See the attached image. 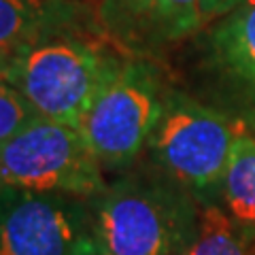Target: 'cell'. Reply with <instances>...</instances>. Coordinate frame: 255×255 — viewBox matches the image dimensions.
<instances>
[{
    "mask_svg": "<svg viewBox=\"0 0 255 255\" xmlns=\"http://www.w3.org/2000/svg\"><path fill=\"white\" fill-rule=\"evenodd\" d=\"M0 185L94 200L107 181L79 128L36 117L0 142Z\"/></svg>",
    "mask_w": 255,
    "mask_h": 255,
    "instance_id": "cell-5",
    "label": "cell"
},
{
    "mask_svg": "<svg viewBox=\"0 0 255 255\" xmlns=\"http://www.w3.org/2000/svg\"><path fill=\"white\" fill-rule=\"evenodd\" d=\"M36 117L41 115L32 109L26 96L17 90V85L9 77L6 55H0V142L19 132Z\"/></svg>",
    "mask_w": 255,
    "mask_h": 255,
    "instance_id": "cell-12",
    "label": "cell"
},
{
    "mask_svg": "<svg viewBox=\"0 0 255 255\" xmlns=\"http://www.w3.org/2000/svg\"><path fill=\"white\" fill-rule=\"evenodd\" d=\"M181 255H255V226L236 221L219 204L204 206L194 241Z\"/></svg>",
    "mask_w": 255,
    "mask_h": 255,
    "instance_id": "cell-11",
    "label": "cell"
},
{
    "mask_svg": "<svg viewBox=\"0 0 255 255\" xmlns=\"http://www.w3.org/2000/svg\"><path fill=\"white\" fill-rule=\"evenodd\" d=\"M73 0H0V55L77 9Z\"/></svg>",
    "mask_w": 255,
    "mask_h": 255,
    "instance_id": "cell-9",
    "label": "cell"
},
{
    "mask_svg": "<svg viewBox=\"0 0 255 255\" xmlns=\"http://www.w3.org/2000/svg\"><path fill=\"white\" fill-rule=\"evenodd\" d=\"M73 255H109V251L100 245V241L96 238L94 230H92L90 234H85L81 238V243L77 245V249L73 251Z\"/></svg>",
    "mask_w": 255,
    "mask_h": 255,
    "instance_id": "cell-14",
    "label": "cell"
},
{
    "mask_svg": "<svg viewBox=\"0 0 255 255\" xmlns=\"http://www.w3.org/2000/svg\"><path fill=\"white\" fill-rule=\"evenodd\" d=\"M90 204L109 255H181L202 217L196 198L155 166L124 172Z\"/></svg>",
    "mask_w": 255,
    "mask_h": 255,
    "instance_id": "cell-2",
    "label": "cell"
},
{
    "mask_svg": "<svg viewBox=\"0 0 255 255\" xmlns=\"http://www.w3.org/2000/svg\"><path fill=\"white\" fill-rule=\"evenodd\" d=\"M245 2H249V0H204L206 4V15H209V23L213 19L221 17V15H226L228 11L236 9V6H241Z\"/></svg>",
    "mask_w": 255,
    "mask_h": 255,
    "instance_id": "cell-13",
    "label": "cell"
},
{
    "mask_svg": "<svg viewBox=\"0 0 255 255\" xmlns=\"http://www.w3.org/2000/svg\"><path fill=\"white\" fill-rule=\"evenodd\" d=\"M219 206L236 221L255 226V136L241 132L232 147Z\"/></svg>",
    "mask_w": 255,
    "mask_h": 255,
    "instance_id": "cell-10",
    "label": "cell"
},
{
    "mask_svg": "<svg viewBox=\"0 0 255 255\" xmlns=\"http://www.w3.org/2000/svg\"><path fill=\"white\" fill-rule=\"evenodd\" d=\"M241 132L234 119L213 105L168 90L147 151L155 168L187 189L204 209L219 204L221 183Z\"/></svg>",
    "mask_w": 255,
    "mask_h": 255,
    "instance_id": "cell-3",
    "label": "cell"
},
{
    "mask_svg": "<svg viewBox=\"0 0 255 255\" xmlns=\"http://www.w3.org/2000/svg\"><path fill=\"white\" fill-rule=\"evenodd\" d=\"M98 26L115 47L142 55L209 26L204 0H100Z\"/></svg>",
    "mask_w": 255,
    "mask_h": 255,
    "instance_id": "cell-8",
    "label": "cell"
},
{
    "mask_svg": "<svg viewBox=\"0 0 255 255\" xmlns=\"http://www.w3.org/2000/svg\"><path fill=\"white\" fill-rule=\"evenodd\" d=\"M168 87L153 62L126 55L79 124L102 170H124L149 147Z\"/></svg>",
    "mask_w": 255,
    "mask_h": 255,
    "instance_id": "cell-4",
    "label": "cell"
},
{
    "mask_svg": "<svg viewBox=\"0 0 255 255\" xmlns=\"http://www.w3.org/2000/svg\"><path fill=\"white\" fill-rule=\"evenodd\" d=\"M90 200L0 185V255H73L92 232Z\"/></svg>",
    "mask_w": 255,
    "mask_h": 255,
    "instance_id": "cell-6",
    "label": "cell"
},
{
    "mask_svg": "<svg viewBox=\"0 0 255 255\" xmlns=\"http://www.w3.org/2000/svg\"><path fill=\"white\" fill-rule=\"evenodd\" d=\"M79 11L77 6L6 53L9 77L32 109L75 128L126 58L113 51L102 30L94 34L79 26Z\"/></svg>",
    "mask_w": 255,
    "mask_h": 255,
    "instance_id": "cell-1",
    "label": "cell"
},
{
    "mask_svg": "<svg viewBox=\"0 0 255 255\" xmlns=\"http://www.w3.org/2000/svg\"><path fill=\"white\" fill-rule=\"evenodd\" d=\"M200 68L217 100L215 109L255 136V0L206 26Z\"/></svg>",
    "mask_w": 255,
    "mask_h": 255,
    "instance_id": "cell-7",
    "label": "cell"
}]
</instances>
